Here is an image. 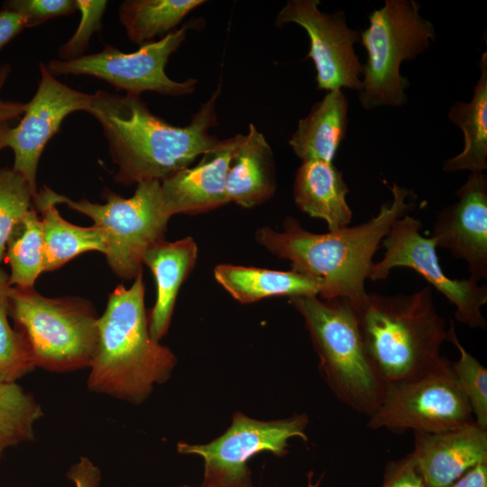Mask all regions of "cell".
Listing matches in <instances>:
<instances>
[{"label":"cell","mask_w":487,"mask_h":487,"mask_svg":"<svg viewBox=\"0 0 487 487\" xmlns=\"http://www.w3.org/2000/svg\"><path fill=\"white\" fill-rule=\"evenodd\" d=\"M8 278L0 269V384L16 383L34 369L20 335L8 321Z\"/></svg>","instance_id":"83f0119b"},{"label":"cell","mask_w":487,"mask_h":487,"mask_svg":"<svg viewBox=\"0 0 487 487\" xmlns=\"http://www.w3.org/2000/svg\"><path fill=\"white\" fill-rule=\"evenodd\" d=\"M367 426L395 433L407 430L436 433L470 422V404L451 367L421 378L389 382Z\"/></svg>","instance_id":"8fae6325"},{"label":"cell","mask_w":487,"mask_h":487,"mask_svg":"<svg viewBox=\"0 0 487 487\" xmlns=\"http://www.w3.org/2000/svg\"><path fill=\"white\" fill-rule=\"evenodd\" d=\"M421 229L420 220L409 214L397 219L381 242L384 257L372 264L368 279L385 280L394 268H409L455 307V317L458 322L473 329H485L487 323L481 308L487 303V288L480 286L472 277L448 278L438 262L435 240L424 237Z\"/></svg>","instance_id":"7c38bea8"},{"label":"cell","mask_w":487,"mask_h":487,"mask_svg":"<svg viewBox=\"0 0 487 487\" xmlns=\"http://www.w3.org/2000/svg\"><path fill=\"white\" fill-rule=\"evenodd\" d=\"M55 205L65 204L94 221L106 240V260L120 278L134 279L142 272V257L153 244L164 240L170 218L163 207L161 182L137 184L131 198H123L111 190L105 195L106 203L99 204L81 198L75 201L53 191L47 186L38 191Z\"/></svg>","instance_id":"ba28073f"},{"label":"cell","mask_w":487,"mask_h":487,"mask_svg":"<svg viewBox=\"0 0 487 487\" xmlns=\"http://www.w3.org/2000/svg\"><path fill=\"white\" fill-rule=\"evenodd\" d=\"M306 414L271 421L251 418L235 412L229 428L205 445L179 443L178 451L197 455L205 462L203 484L215 487H253L247 462L255 455L269 451L278 457L288 454L289 440H308Z\"/></svg>","instance_id":"30bf717a"},{"label":"cell","mask_w":487,"mask_h":487,"mask_svg":"<svg viewBox=\"0 0 487 487\" xmlns=\"http://www.w3.org/2000/svg\"><path fill=\"white\" fill-rule=\"evenodd\" d=\"M97 330L90 391L139 404L170 378L177 358L150 335L142 272L130 288L121 284L110 294Z\"/></svg>","instance_id":"3957f363"},{"label":"cell","mask_w":487,"mask_h":487,"mask_svg":"<svg viewBox=\"0 0 487 487\" xmlns=\"http://www.w3.org/2000/svg\"><path fill=\"white\" fill-rule=\"evenodd\" d=\"M413 433L411 453L426 487H450L471 468L487 463V430L474 421L442 432Z\"/></svg>","instance_id":"2e32d148"},{"label":"cell","mask_w":487,"mask_h":487,"mask_svg":"<svg viewBox=\"0 0 487 487\" xmlns=\"http://www.w3.org/2000/svg\"><path fill=\"white\" fill-rule=\"evenodd\" d=\"M40 80L35 94L26 103L18 124H0V151L14 152L13 170L27 182L33 198L37 195L36 174L41 153L48 142L59 132L64 119L78 111L88 112L93 94L61 83L39 62Z\"/></svg>","instance_id":"4fadbf2b"},{"label":"cell","mask_w":487,"mask_h":487,"mask_svg":"<svg viewBox=\"0 0 487 487\" xmlns=\"http://www.w3.org/2000/svg\"><path fill=\"white\" fill-rule=\"evenodd\" d=\"M198 25L189 21L158 41L144 43L130 53L107 45L101 51L69 60H51L45 66L56 76H91L102 79L116 90L140 96L155 92L180 96L194 92L198 80L175 81L168 77L165 67L169 58L184 41L188 30Z\"/></svg>","instance_id":"9c48e42d"},{"label":"cell","mask_w":487,"mask_h":487,"mask_svg":"<svg viewBox=\"0 0 487 487\" xmlns=\"http://www.w3.org/2000/svg\"><path fill=\"white\" fill-rule=\"evenodd\" d=\"M32 207L33 195L22 175L0 168V262L13 228Z\"/></svg>","instance_id":"f546056e"},{"label":"cell","mask_w":487,"mask_h":487,"mask_svg":"<svg viewBox=\"0 0 487 487\" xmlns=\"http://www.w3.org/2000/svg\"><path fill=\"white\" fill-rule=\"evenodd\" d=\"M457 201L444 208L433 225L436 246L464 260L470 277L487 279V176L471 172L455 192Z\"/></svg>","instance_id":"9a60e30c"},{"label":"cell","mask_w":487,"mask_h":487,"mask_svg":"<svg viewBox=\"0 0 487 487\" xmlns=\"http://www.w3.org/2000/svg\"><path fill=\"white\" fill-rule=\"evenodd\" d=\"M180 487H194V486H188V485H183V486H180ZM199 487H215V486H211V485H207V484H201V486Z\"/></svg>","instance_id":"f35d334b"},{"label":"cell","mask_w":487,"mask_h":487,"mask_svg":"<svg viewBox=\"0 0 487 487\" xmlns=\"http://www.w3.org/2000/svg\"><path fill=\"white\" fill-rule=\"evenodd\" d=\"M33 207L41 215L44 271H51L80 253L97 251L106 253L104 232L96 225L83 227L72 225L60 216L56 205L39 192Z\"/></svg>","instance_id":"cb8c5ba5"},{"label":"cell","mask_w":487,"mask_h":487,"mask_svg":"<svg viewBox=\"0 0 487 487\" xmlns=\"http://www.w3.org/2000/svg\"><path fill=\"white\" fill-rule=\"evenodd\" d=\"M238 133L220 140L202 155L192 168L180 170L161 181L164 209L171 217L177 214H198L228 202L225 179L232 154L243 139Z\"/></svg>","instance_id":"e0dca14e"},{"label":"cell","mask_w":487,"mask_h":487,"mask_svg":"<svg viewBox=\"0 0 487 487\" xmlns=\"http://www.w3.org/2000/svg\"><path fill=\"white\" fill-rule=\"evenodd\" d=\"M203 0H126L119 6V21L129 41L142 45L176 30Z\"/></svg>","instance_id":"d4e9b609"},{"label":"cell","mask_w":487,"mask_h":487,"mask_svg":"<svg viewBox=\"0 0 487 487\" xmlns=\"http://www.w3.org/2000/svg\"><path fill=\"white\" fill-rule=\"evenodd\" d=\"M348 192L342 172L333 162L302 161L296 171L293 196L297 207L311 217L324 219L329 231L345 228L351 222Z\"/></svg>","instance_id":"ffe728a7"},{"label":"cell","mask_w":487,"mask_h":487,"mask_svg":"<svg viewBox=\"0 0 487 487\" xmlns=\"http://www.w3.org/2000/svg\"><path fill=\"white\" fill-rule=\"evenodd\" d=\"M216 281L237 301L249 304L272 296H317L319 283L292 270L288 271L223 263L216 266Z\"/></svg>","instance_id":"7402d4cb"},{"label":"cell","mask_w":487,"mask_h":487,"mask_svg":"<svg viewBox=\"0 0 487 487\" xmlns=\"http://www.w3.org/2000/svg\"><path fill=\"white\" fill-rule=\"evenodd\" d=\"M450 487H487V463L471 468Z\"/></svg>","instance_id":"8d00e7d4"},{"label":"cell","mask_w":487,"mask_h":487,"mask_svg":"<svg viewBox=\"0 0 487 487\" xmlns=\"http://www.w3.org/2000/svg\"><path fill=\"white\" fill-rule=\"evenodd\" d=\"M348 101L342 91H327L308 115L300 119L289 140L294 153L302 161L333 162L348 124Z\"/></svg>","instance_id":"44dd1931"},{"label":"cell","mask_w":487,"mask_h":487,"mask_svg":"<svg viewBox=\"0 0 487 487\" xmlns=\"http://www.w3.org/2000/svg\"><path fill=\"white\" fill-rule=\"evenodd\" d=\"M12 68L7 63L0 64V91L5 84ZM26 108V103L7 101L0 96V124L9 123L11 120L21 116Z\"/></svg>","instance_id":"d590c367"},{"label":"cell","mask_w":487,"mask_h":487,"mask_svg":"<svg viewBox=\"0 0 487 487\" xmlns=\"http://www.w3.org/2000/svg\"><path fill=\"white\" fill-rule=\"evenodd\" d=\"M308 487H318V483L316 484V485H313L312 482H311V476H309V482H308Z\"/></svg>","instance_id":"74e56055"},{"label":"cell","mask_w":487,"mask_h":487,"mask_svg":"<svg viewBox=\"0 0 487 487\" xmlns=\"http://www.w3.org/2000/svg\"><path fill=\"white\" fill-rule=\"evenodd\" d=\"M198 246L185 237L173 243L160 241L144 253L142 262L152 271L157 286L156 301L148 317L151 337L159 342L168 331L182 282L195 266Z\"/></svg>","instance_id":"ac0fdd59"},{"label":"cell","mask_w":487,"mask_h":487,"mask_svg":"<svg viewBox=\"0 0 487 487\" xmlns=\"http://www.w3.org/2000/svg\"><path fill=\"white\" fill-rule=\"evenodd\" d=\"M67 477L75 487H99L101 473L86 456H81L68 471Z\"/></svg>","instance_id":"836d02e7"},{"label":"cell","mask_w":487,"mask_h":487,"mask_svg":"<svg viewBox=\"0 0 487 487\" xmlns=\"http://www.w3.org/2000/svg\"><path fill=\"white\" fill-rule=\"evenodd\" d=\"M381 487H426L412 453L387 463Z\"/></svg>","instance_id":"d6a6232c"},{"label":"cell","mask_w":487,"mask_h":487,"mask_svg":"<svg viewBox=\"0 0 487 487\" xmlns=\"http://www.w3.org/2000/svg\"><path fill=\"white\" fill-rule=\"evenodd\" d=\"M9 317L35 367L52 372L89 368L97 342V319L89 302L51 299L34 289L11 286Z\"/></svg>","instance_id":"8992f818"},{"label":"cell","mask_w":487,"mask_h":487,"mask_svg":"<svg viewBox=\"0 0 487 487\" xmlns=\"http://www.w3.org/2000/svg\"><path fill=\"white\" fill-rule=\"evenodd\" d=\"M318 0H289L279 12L275 24L296 23L308 35L310 47L306 59L314 62L318 89L332 91L346 87L362 89L363 64L354 45L360 32L350 29L344 12L326 14Z\"/></svg>","instance_id":"5bb4252c"},{"label":"cell","mask_w":487,"mask_h":487,"mask_svg":"<svg viewBox=\"0 0 487 487\" xmlns=\"http://www.w3.org/2000/svg\"><path fill=\"white\" fill-rule=\"evenodd\" d=\"M77 11L80 13V21L73 35L58 50L60 60L77 59L84 55L90 39L95 32L102 29V17L107 6V1L75 0Z\"/></svg>","instance_id":"4dcf8cb0"},{"label":"cell","mask_w":487,"mask_h":487,"mask_svg":"<svg viewBox=\"0 0 487 487\" xmlns=\"http://www.w3.org/2000/svg\"><path fill=\"white\" fill-rule=\"evenodd\" d=\"M289 303L305 321L331 391L352 409L371 416L384 397L387 382L366 353L353 306L345 299L317 296L292 297Z\"/></svg>","instance_id":"5b68a950"},{"label":"cell","mask_w":487,"mask_h":487,"mask_svg":"<svg viewBox=\"0 0 487 487\" xmlns=\"http://www.w3.org/2000/svg\"><path fill=\"white\" fill-rule=\"evenodd\" d=\"M419 10L414 0H385L381 8L369 14V26L360 32L367 55L358 94L364 109L408 102L410 83L400 75V65L414 60L436 39L434 24Z\"/></svg>","instance_id":"52a82bcc"},{"label":"cell","mask_w":487,"mask_h":487,"mask_svg":"<svg viewBox=\"0 0 487 487\" xmlns=\"http://www.w3.org/2000/svg\"><path fill=\"white\" fill-rule=\"evenodd\" d=\"M447 332V341L459 352L458 360L452 362L454 375L470 404L475 424L487 430V370L462 345L453 322Z\"/></svg>","instance_id":"f1b7e54d"},{"label":"cell","mask_w":487,"mask_h":487,"mask_svg":"<svg viewBox=\"0 0 487 487\" xmlns=\"http://www.w3.org/2000/svg\"><path fill=\"white\" fill-rule=\"evenodd\" d=\"M221 84L186 126H175L153 115L138 96L97 90L88 114L100 124L109 153L124 185L162 181L189 167L220 140L210 133L216 124V101Z\"/></svg>","instance_id":"6da1fadb"},{"label":"cell","mask_w":487,"mask_h":487,"mask_svg":"<svg viewBox=\"0 0 487 487\" xmlns=\"http://www.w3.org/2000/svg\"><path fill=\"white\" fill-rule=\"evenodd\" d=\"M26 24L23 17L12 10H0V51L20 34Z\"/></svg>","instance_id":"e575fe53"},{"label":"cell","mask_w":487,"mask_h":487,"mask_svg":"<svg viewBox=\"0 0 487 487\" xmlns=\"http://www.w3.org/2000/svg\"><path fill=\"white\" fill-rule=\"evenodd\" d=\"M355 312L366 353L387 383L451 367L452 361L441 354L448 328L436 308L430 286L408 295L368 294Z\"/></svg>","instance_id":"277c9868"},{"label":"cell","mask_w":487,"mask_h":487,"mask_svg":"<svg viewBox=\"0 0 487 487\" xmlns=\"http://www.w3.org/2000/svg\"><path fill=\"white\" fill-rule=\"evenodd\" d=\"M2 8L20 14L26 28L38 26L46 21L67 16L77 11L75 0H8Z\"/></svg>","instance_id":"1f68e13d"},{"label":"cell","mask_w":487,"mask_h":487,"mask_svg":"<svg viewBox=\"0 0 487 487\" xmlns=\"http://www.w3.org/2000/svg\"><path fill=\"white\" fill-rule=\"evenodd\" d=\"M392 199L365 223L326 234L305 230L288 216L281 232L270 227L256 231L257 243L273 255L290 262L291 270L319 283L322 299L347 300L354 310L366 302L365 280L374 263L372 258L394 222L415 207L407 202L413 192L394 183Z\"/></svg>","instance_id":"7a4b0ae2"},{"label":"cell","mask_w":487,"mask_h":487,"mask_svg":"<svg viewBox=\"0 0 487 487\" xmlns=\"http://www.w3.org/2000/svg\"><path fill=\"white\" fill-rule=\"evenodd\" d=\"M5 258L11 270L9 284L32 289L44 271L41 222L34 207L13 228L6 243Z\"/></svg>","instance_id":"484cf974"},{"label":"cell","mask_w":487,"mask_h":487,"mask_svg":"<svg viewBox=\"0 0 487 487\" xmlns=\"http://www.w3.org/2000/svg\"><path fill=\"white\" fill-rule=\"evenodd\" d=\"M481 76L470 102H455L448 118L464 135V146L456 156L446 160L443 170L455 172L470 170L483 172L487 170V52L480 60Z\"/></svg>","instance_id":"603a6c76"},{"label":"cell","mask_w":487,"mask_h":487,"mask_svg":"<svg viewBox=\"0 0 487 487\" xmlns=\"http://www.w3.org/2000/svg\"><path fill=\"white\" fill-rule=\"evenodd\" d=\"M41 404L17 383L0 384V459L7 447L34 439Z\"/></svg>","instance_id":"4316f807"},{"label":"cell","mask_w":487,"mask_h":487,"mask_svg":"<svg viewBox=\"0 0 487 487\" xmlns=\"http://www.w3.org/2000/svg\"><path fill=\"white\" fill-rule=\"evenodd\" d=\"M275 189L271 147L263 134L250 124L248 133L243 136L229 162L225 179L227 200L250 208L270 199Z\"/></svg>","instance_id":"d6986e66"}]
</instances>
